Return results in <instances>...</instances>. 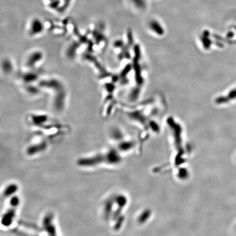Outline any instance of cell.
<instances>
[{"label": "cell", "mask_w": 236, "mask_h": 236, "mask_svg": "<svg viewBox=\"0 0 236 236\" xmlns=\"http://www.w3.org/2000/svg\"><path fill=\"white\" fill-rule=\"evenodd\" d=\"M112 151H109L106 154H98L90 157L81 158L77 161V164L81 167H90L97 166L103 163H114L115 161V154Z\"/></svg>", "instance_id": "obj_1"}, {"label": "cell", "mask_w": 236, "mask_h": 236, "mask_svg": "<svg viewBox=\"0 0 236 236\" xmlns=\"http://www.w3.org/2000/svg\"><path fill=\"white\" fill-rule=\"evenodd\" d=\"M44 58V54L41 51H35L30 53L26 60L25 65L30 68H35L38 64L43 61Z\"/></svg>", "instance_id": "obj_2"}, {"label": "cell", "mask_w": 236, "mask_h": 236, "mask_svg": "<svg viewBox=\"0 0 236 236\" xmlns=\"http://www.w3.org/2000/svg\"><path fill=\"white\" fill-rule=\"evenodd\" d=\"M44 24L40 19L36 18L31 22L29 29V35L31 37L39 36L44 31Z\"/></svg>", "instance_id": "obj_3"}, {"label": "cell", "mask_w": 236, "mask_h": 236, "mask_svg": "<svg viewBox=\"0 0 236 236\" xmlns=\"http://www.w3.org/2000/svg\"><path fill=\"white\" fill-rule=\"evenodd\" d=\"M54 216L49 213L43 219L42 225L44 230L50 235H56V230L54 224Z\"/></svg>", "instance_id": "obj_4"}, {"label": "cell", "mask_w": 236, "mask_h": 236, "mask_svg": "<svg viewBox=\"0 0 236 236\" xmlns=\"http://www.w3.org/2000/svg\"><path fill=\"white\" fill-rule=\"evenodd\" d=\"M17 207L11 206V208L6 211L2 218L1 224L5 227H8L12 224L15 217L16 208Z\"/></svg>", "instance_id": "obj_5"}, {"label": "cell", "mask_w": 236, "mask_h": 236, "mask_svg": "<svg viewBox=\"0 0 236 236\" xmlns=\"http://www.w3.org/2000/svg\"><path fill=\"white\" fill-rule=\"evenodd\" d=\"M48 147V144L46 141H42L41 142L30 145L26 150L27 154L29 156H32L37 154L40 153L45 151Z\"/></svg>", "instance_id": "obj_6"}, {"label": "cell", "mask_w": 236, "mask_h": 236, "mask_svg": "<svg viewBox=\"0 0 236 236\" xmlns=\"http://www.w3.org/2000/svg\"><path fill=\"white\" fill-rule=\"evenodd\" d=\"M31 117L32 123L38 126H42L49 120V117L45 114H35L32 115Z\"/></svg>", "instance_id": "obj_7"}, {"label": "cell", "mask_w": 236, "mask_h": 236, "mask_svg": "<svg viewBox=\"0 0 236 236\" xmlns=\"http://www.w3.org/2000/svg\"><path fill=\"white\" fill-rule=\"evenodd\" d=\"M18 190V186L15 184H11L5 188L3 195L4 197L7 198L14 195Z\"/></svg>", "instance_id": "obj_8"}, {"label": "cell", "mask_w": 236, "mask_h": 236, "mask_svg": "<svg viewBox=\"0 0 236 236\" xmlns=\"http://www.w3.org/2000/svg\"><path fill=\"white\" fill-rule=\"evenodd\" d=\"M21 78L24 82L26 83H31L36 81L38 78V75L36 73H26L24 74Z\"/></svg>", "instance_id": "obj_9"}, {"label": "cell", "mask_w": 236, "mask_h": 236, "mask_svg": "<svg viewBox=\"0 0 236 236\" xmlns=\"http://www.w3.org/2000/svg\"><path fill=\"white\" fill-rule=\"evenodd\" d=\"M10 205L13 207H18L20 204V199L18 196H14L10 199Z\"/></svg>", "instance_id": "obj_10"}, {"label": "cell", "mask_w": 236, "mask_h": 236, "mask_svg": "<svg viewBox=\"0 0 236 236\" xmlns=\"http://www.w3.org/2000/svg\"><path fill=\"white\" fill-rule=\"evenodd\" d=\"M72 0H62V8L61 11H64L70 6Z\"/></svg>", "instance_id": "obj_11"}, {"label": "cell", "mask_w": 236, "mask_h": 236, "mask_svg": "<svg viewBox=\"0 0 236 236\" xmlns=\"http://www.w3.org/2000/svg\"><path fill=\"white\" fill-rule=\"evenodd\" d=\"M48 1H49V2H50V1H54V0H48Z\"/></svg>", "instance_id": "obj_12"}]
</instances>
